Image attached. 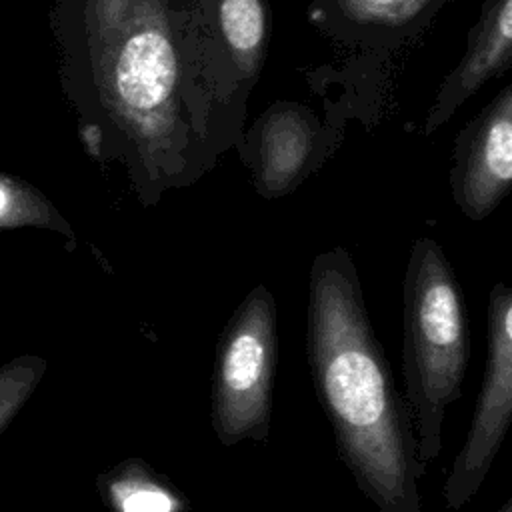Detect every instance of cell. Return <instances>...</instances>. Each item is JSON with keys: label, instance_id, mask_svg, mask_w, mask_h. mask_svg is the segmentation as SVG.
Wrapping results in <instances>:
<instances>
[{"label": "cell", "instance_id": "cell-1", "mask_svg": "<svg viewBox=\"0 0 512 512\" xmlns=\"http://www.w3.org/2000/svg\"><path fill=\"white\" fill-rule=\"evenodd\" d=\"M60 88L84 152L146 208L208 170L188 110L186 0H54Z\"/></svg>", "mask_w": 512, "mask_h": 512}, {"label": "cell", "instance_id": "cell-2", "mask_svg": "<svg viewBox=\"0 0 512 512\" xmlns=\"http://www.w3.org/2000/svg\"><path fill=\"white\" fill-rule=\"evenodd\" d=\"M306 350L318 402L340 460L380 512H422L418 460L406 396L374 334L352 256L320 252L308 276Z\"/></svg>", "mask_w": 512, "mask_h": 512}, {"label": "cell", "instance_id": "cell-3", "mask_svg": "<svg viewBox=\"0 0 512 512\" xmlns=\"http://www.w3.org/2000/svg\"><path fill=\"white\" fill-rule=\"evenodd\" d=\"M404 384L418 460L426 470L442 448L446 410L462 394L470 326L456 274L432 238H418L404 274Z\"/></svg>", "mask_w": 512, "mask_h": 512}, {"label": "cell", "instance_id": "cell-4", "mask_svg": "<svg viewBox=\"0 0 512 512\" xmlns=\"http://www.w3.org/2000/svg\"><path fill=\"white\" fill-rule=\"evenodd\" d=\"M268 44V0H186L188 110L208 172L242 138Z\"/></svg>", "mask_w": 512, "mask_h": 512}, {"label": "cell", "instance_id": "cell-5", "mask_svg": "<svg viewBox=\"0 0 512 512\" xmlns=\"http://www.w3.org/2000/svg\"><path fill=\"white\" fill-rule=\"evenodd\" d=\"M276 364V300L256 284L226 322L214 360L210 420L222 446L268 440Z\"/></svg>", "mask_w": 512, "mask_h": 512}, {"label": "cell", "instance_id": "cell-6", "mask_svg": "<svg viewBox=\"0 0 512 512\" xmlns=\"http://www.w3.org/2000/svg\"><path fill=\"white\" fill-rule=\"evenodd\" d=\"M512 424V284L488 296V356L464 444L444 484L450 510L464 508L480 490Z\"/></svg>", "mask_w": 512, "mask_h": 512}, {"label": "cell", "instance_id": "cell-7", "mask_svg": "<svg viewBox=\"0 0 512 512\" xmlns=\"http://www.w3.org/2000/svg\"><path fill=\"white\" fill-rule=\"evenodd\" d=\"M340 142V126L292 100H278L244 128L236 154L254 190L276 200L292 194L318 172Z\"/></svg>", "mask_w": 512, "mask_h": 512}, {"label": "cell", "instance_id": "cell-8", "mask_svg": "<svg viewBox=\"0 0 512 512\" xmlns=\"http://www.w3.org/2000/svg\"><path fill=\"white\" fill-rule=\"evenodd\" d=\"M452 198L472 222L488 218L512 192V84H506L454 138Z\"/></svg>", "mask_w": 512, "mask_h": 512}, {"label": "cell", "instance_id": "cell-9", "mask_svg": "<svg viewBox=\"0 0 512 512\" xmlns=\"http://www.w3.org/2000/svg\"><path fill=\"white\" fill-rule=\"evenodd\" d=\"M452 0H312L308 22L334 44L382 58L416 44Z\"/></svg>", "mask_w": 512, "mask_h": 512}, {"label": "cell", "instance_id": "cell-10", "mask_svg": "<svg viewBox=\"0 0 512 512\" xmlns=\"http://www.w3.org/2000/svg\"><path fill=\"white\" fill-rule=\"evenodd\" d=\"M512 68V0H484L478 20L468 30L458 64L444 76L428 108L422 132L442 128L458 108L488 82Z\"/></svg>", "mask_w": 512, "mask_h": 512}, {"label": "cell", "instance_id": "cell-11", "mask_svg": "<svg viewBox=\"0 0 512 512\" xmlns=\"http://www.w3.org/2000/svg\"><path fill=\"white\" fill-rule=\"evenodd\" d=\"M96 492L108 512H194L188 496L140 456L102 470Z\"/></svg>", "mask_w": 512, "mask_h": 512}, {"label": "cell", "instance_id": "cell-12", "mask_svg": "<svg viewBox=\"0 0 512 512\" xmlns=\"http://www.w3.org/2000/svg\"><path fill=\"white\" fill-rule=\"evenodd\" d=\"M42 228L66 238L68 250L76 248V232L50 198L30 182L0 172V230Z\"/></svg>", "mask_w": 512, "mask_h": 512}, {"label": "cell", "instance_id": "cell-13", "mask_svg": "<svg viewBox=\"0 0 512 512\" xmlns=\"http://www.w3.org/2000/svg\"><path fill=\"white\" fill-rule=\"evenodd\" d=\"M46 368L38 354H22L0 366V436L38 388Z\"/></svg>", "mask_w": 512, "mask_h": 512}, {"label": "cell", "instance_id": "cell-14", "mask_svg": "<svg viewBox=\"0 0 512 512\" xmlns=\"http://www.w3.org/2000/svg\"><path fill=\"white\" fill-rule=\"evenodd\" d=\"M500 512H512V498L506 502V506H504Z\"/></svg>", "mask_w": 512, "mask_h": 512}]
</instances>
